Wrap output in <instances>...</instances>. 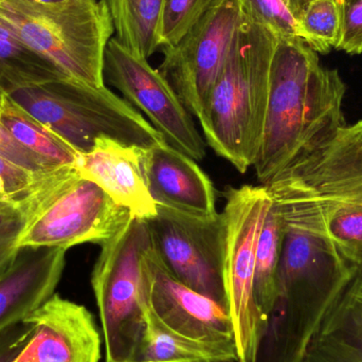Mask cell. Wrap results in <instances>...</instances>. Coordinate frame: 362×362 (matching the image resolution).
Listing matches in <instances>:
<instances>
[{
  "label": "cell",
  "instance_id": "277c9868",
  "mask_svg": "<svg viewBox=\"0 0 362 362\" xmlns=\"http://www.w3.org/2000/svg\"><path fill=\"white\" fill-rule=\"evenodd\" d=\"M17 202L23 216L18 248L102 245L133 217L74 165L40 172Z\"/></svg>",
  "mask_w": 362,
  "mask_h": 362
},
{
  "label": "cell",
  "instance_id": "1f68e13d",
  "mask_svg": "<svg viewBox=\"0 0 362 362\" xmlns=\"http://www.w3.org/2000/svg\"><path fill=\"white\" fill-rule=\"evenodd\" d=\"M6 95H4V93L0 90V107H1L2 101H4V97H6Z\"/></svg>",
  "mask_w": 362,
  "mask_h": 362
},
{
  "label": "cell",
  "instance_id": "ba28073f",
  "mask_svg": "<svg viewBox=\"0 0 362 362\" xmlns=\"http://www.w3.org/2000/svg\"><path fill=\"white\" fill-rule=\"evenodd\" d=\"M272 199L264 185L232 187L226 194L223 287L238 362H255L267 319L255 295L257 244Z\"/></svg>",
  "mask_w": 362,
  "mask_h": 362
},
{
  "label": "cell",
  "instance_id": "5bb4252c",
  "mask_svg": "<svg viewBox=\"0 0 362 362\" xmlns=\"http://www.w3.org/2000/svg\"><path fill=\"white\" fill-rule=\"evenodd\" d=\"M148 192L156 206L194 216L217 214L212 181L194 159L163 141L142 153Z\"/></svg>",
  "mask_w": 362,
  "mask_h": 362
},
{
  "label": "cell",
  "instance_id": "ffe728a7",
  "mask_svg": "<svg viewBox=\"0 0 362 362\" xmlns=\"http://www.w3.org/2000/svg\"><path fill=\"white\" fill-rule=\"evenodd\" d=\"M63 76H67L30 48L0 18V90L4 95Z\"/></svg>",
  "mask_w": 362,
  "mask_h": 362
},
{
  "label": "cell",
  "instance_id": "603a6c76",
  "mask_svg": "<svg viewBox=\"0 0 362 362\" xmlns=\"http://www.w3.org/2000/svg\"><path fill=\"white\" fill-rule=\"evenodd\" d=\"M313 0H238L245 18L263 25L279 40H302V15Z\"/></svg>",
  "mask_w": 362,
  "mask_h": 362
},
{
  "label": "cell",
  "instance_id": "4dcf8cb0",
  "mask_svg": "<svg viewBox=\"0 0 362 362\" xmlns=\"http://www.w3.org/2000/svg\"><path fill=\"white\" fill-rule=\"evenodd\" d=\"M35 2H40V4H55V2L63 1V0H33Z\"/></svg>",
  "mask_w": 362,
  "mask_h": 362
},
{
  "label": "cell",
  "instance_id": "9a60e30c",
  "mask_svg": "<svg viewBox=\"0 0 362 362\" xmlns=\"http://www.w3.org/2000/svg\"><path fill=\"white\" fill-rule=\"evenodd\" d=\"M144 150L110 138H100L90 152L78 154L74 165L83 178L99 185L132 216L148 221L157 214V206L144 178Z\"/></svg>",
  "mask_w": 362,
  "mask_h": 362
},
{
  "label": "cell",
  "instance_id": "e0dca14e",
  "mask_svg": "<svg viewBox=\"0 0 362 362\" xmlns=\"http://www.w3.org/2000/svg\"><path fill=\"white\" fill-rule=\"evenodd\" d=\"M302 362H362V269L329 308Z\"/></svg>",
  "mask_w": 362,
  "mask_h": 362
},
{
  "label": "cell",
  "instance_id": "f546056e",
  "mask_svg": "<svg viewBox=\"0 0 362 362\" xmlns=\"http://www.w3.org/2000/svg\"><path fill=\"white\" fill-rule=\"evenodd\" d=\"M31 333V325L23 319L0 334V362H10L23 348Z\"/></svg>",
  "mask_w": 362,
  "mask_h": 362
},
{
  "label": "cell",
  "instance_id": "9c48e42d",
  "mask_svg": "<svg viewBox=\"0 0 362 362\" xmlns=\"http://www.w3.org/2000/svg\"><path fill=\"white\" fill-rule=\"evenodd\" d=\"M146 221L153 248L171 274L189 288L226 306L223 212L200 217L157 206V214Z\"/></svg>",
  "mask_w": 362,
  "mask_h": 362
},
{
  "label": "cell",
  "instance_id": "4316f807",
  "mask_svg": "<svg viewBox=\"0 0 362 362\" xmlns=\"http://www.w3.org/2000/svg\"><path fill=\"white\" fill-rule=\"evenodd\" d=\"M341 6V37L336 47L351 55L362 54V0H339Z\"/></svg>",
  "mask_w": 362,
  "mask_h": 362
},
{
  "label": "cell",
  "instance_id": "d6a6232c",
  "mask_svg": "<svg viewBox=\"0 0 362 362\" xmlns=\"http://www.w3.org/2000/svg\"><path fill=\"white\" fill-rule=\"evenodd\" d=\"M217 362H238V361H217Z\"/></svg>",
  "mask_w": 362,
  "mask_h": 362
},
{
  "label": "cell",
  "instance_id": "3957f363",
  "mask_svg": "<svg viewBox=\"0 0 362 362\" xmlns=\"http://www.w3.org/2000/svg\"><path fill=\"white\" fill-rule=\"evenodd\" d=\"M266 185L306 200L342 259L362 269V120L344 123Z\"/></svg>",
  "mask_w": 362,
  "mask_h": 362
},
{
  "label": "cell",
  "instance_id": "836d02e7",
  "mask_svg": "<svg viewBox=\"0 0 362 362\" xmlns=\"http://www.w3.org/2000/svg\"><path fill=\"white\" fill-rule=\"evenodd\" d=\"M0 200H4V199H1V198H0Z\"/></svg>",
  "mask_w": 362,
  "mask_h": 362
},
{
  "label": "cell",
  "instance_id": "7a4b0ae2",
  "mask_svg": "<svg viewBox=\"0 0 362 362\" xmlns=\"http://www.w3.org/2000/svg\"><path fill=\"white\" fill-rule=\"evenodd\" d=\"M279 40L245 18L198 118L209 146L238 172L253 167L263 133L270 70Z\"/></svg>",
  "mask_w": 362,
  "mask_h": 362
},
{
  "label": "cell",
  "instance_id": "ac0fdd59",
  "mask_svg": "<svg viewBox=\"0 0 362 362\" xmlns=\"http://www.w3.org/2000/svg\"><path fill=\"white\" fill-rule=\"evenodd\" d=\"M144 331L134 362H217L238 361L234 339L197 340L165 327L146 308Z\"/></svg>",
  "mask_w": 362,
  "mask_h": 362
},
{
  "label": "cell",
  "instance_id": "52a82bcc",
  "mask_svg": "<svg viewBox=\"0 0 362 362\" xmlns=\"http://www.w3.org/2000/svg\"><path fill=\"white\" fill-rule=\"evenodd\" d=\"M152 246L148 225L132 217L101 245L91 274L106 362H134L144 331V257Z\"/></svg>",
  "mask_w": 362,
  "mask_h": 362
},
{
  "label": "cell",
  "instance_id": "cb8c5ba5",
  "mask_svg": "<svg viewBox=\"0 0 362 362\" xmlns=\"http://www.w3.org/2000/svg\"><path fill=\"white\" fill-rule=\"evenodd\" d=\"M342 14L339 0H313L302 15V40L313 50L327 54L341 37Z\"/></svg>",
  "mask_w": 362,
  "mask_h": 362
},
{
  "label": "cell",
  "instance_id": "4fadbf2b",
  "mask_svg": "<svg viewBox=\"0 0 362 362\" xmlns=\"http://www.w3.org/2000/svg\"><path fill=\"white\" fill-rule=\"evenodd\" d=\"M25 321L29 338L10 362H100L102 337L82 304L54 293Z\"/></svg>",
  "mask_w": 362,
  "mask_h": 362
},
{
  "label": "cell",
  "instance_id": "7c38bea8",
  "mask_svg": "<svg viewBox=\"0 0 362 362\" xmlns=\"http://www.w3.org/2000/svg\"><path fill=\"white\" fill-rule=\"evenodd\" d=\"M148 310L172 331L197 340L234 339L227 308L181 283L153 246L144 257Z\"/></svg>",
  "mask_w": 362,
  "mask_h": 362
},
{
  "label": "cell",
  "instance_id": "d6986e66",
  "mask_svg": "<svg viewBox=\"0 0 362 362\" xmlns=\"http://www.w3.org/2000/svg\"><path fill=\"white\" fill-rule=\"evenodd\" d=\"M112 17L115 38L133 54L148 59L160 49L163 0H102Z\"/></svg>",
  "mask_w": 362,
  "mask_h": 362
},
{
  "label": "cell",
  "instance_id": "f1b7e54d",
  "mask_svg": "<svg viewBox=\"0 0 362 362\" xmlns=\"http://www.w3.org/2000/svg\"><path fill=\"white\" fill-rule=\"evenodd\" d=\"M0 156L34 173L59 167L18 144L1 123H0Z\"/></svg>",
  "mask_w": 362,
  "mask_h": 362
},
{
  "label": "cell",
  "instance_id": "5b68a950",
  "mask_svg": "<svg viewBox=\"0 0 362 362\" xmlns=\"http://www.w3.org/2000/svg\"><path fill=\"white\" fill-rule=\"evenodd\" d=\"M0 18L66 76L95 88L105 86V51L115 29L102 0H0Z\"/></svg>",
  "mask_w": 362,
  "mask_h": 362
},
{
  "label": "cell",
  "instance_id": "d4e9b609",
  "mask_svg": "<svg viewBox=\"0 0 362 362\" xmlns=\"http://www.w3.org/2000/svg\"><path fill=\"white\" fill-rule=\"evenodd\" d=\"M219 1L221 0H163L159 30L160 48L177 45Z\"/></svg>",
  "mask_w": 362,
  "mask_h": 362
},
{
  "label": "cell",
  "instance_id": "44dd1931",
  "mask_svg": "<svg viewBox=\"0 0 362 362\" xmlns=\"http://www.w3.org/2000/svg\"><path fill=\"white\" fill-rule=\"evenodd\" d=\"M0 123L18 144L57 165H74L76 153L67 142L34 118L8 95L0 107Z\"/></svg>",
  "mask_w": 362,
  "mask_h": 362
},
{
  "label": "cell",
  "instance_id": "30bf717a",
  "mask_svg": "<svg viewBox=\"0 0 362 362\" xmlns=\"http://www.w3.org/2000/svg\"><path fill=\"white\" fill-rule=\"evenodd\" d=\"M240 21L238 0H221L177 45L163 48L158 70L197 119L227 61Z\"/></svg>",
  "mask_w": 362,
  "mask_h": 362
},
{
  "label": "cell",
  "instance_id": "8fae6325",
  "mask_svg": "<svg viewBox=\"0 0 362 362\" xmlns=\"http://www.w3.org/2000/svg\"><path fill=\"white\" fill-rule=\"evenodd\" d=\"M104 78L144 112L165 141L194 160L206 156V144L177 93L148 59L133 54L116 38L108 42Z\"/></svg>",
  "mask_w": 362,
  "mask_h": 362
},
{
  "label": "cell",
  "instance_id": "484cf974",
  "mask_svg": "<svg viewBox=\"0 0 362 362\" xmlns=\"http://www.w3.org/2000/svg\"><path fill=\"white\" fill-rule=\"evenodd\" d=\"M23 216L17 202L0 200V276L16 257Z\"/></svg>",
  "mask_w": 362,
  "mask_h": 362
},
{
  "label": "cell",
  "instance_id": "7402d4cb",
  "mask_svg": "<svg viewBox=\"0 0 362 362\" xmlns=\"http://www.w3.org/2000/svg\"><path fill=\"white\" fill-rule=\"evenodd\" d=\"M284 233L282 217L272 202L259 234L255 269V300L266 319L276 301Z\"/></svg>",
  "mask_w": 362,
  "mask_h": 362
},
{
  "label": "cell",
  "instance_id": "6da1fadb",
  "mask_svg": "<svg viewBox=\"0 0 362 362\" xmlns=\"http://www.w3.org/2000/svg\"><path fill=\"white\" fill-rule=\"evenodd\" d=\"M346 83L304 40H279L270 70L263 133L253 168L262 185L346 122Z\"/></svg>",
  "mask_w": 362,
  "mask_h": 362
},
{
  "label": "cell",
  "instance_id": "83f0119b",
  "mask_svg": "<svg viewBox=\"0 0 362 362\" xmlns=\"http://www.w3.org/2000/svg\"><path fill=\"white\" fill-rule=\"evenodd\" d=\"M38 173L19 167L0 156V198L18 202L33 185Z\"/></svg>",
  "mask_w": 362,
  "mask_h": 362
},
{
  "label": "cell",
  "instance_id": "8992f818",
  "mask_svg": "<svg viewBox=\"0 0 362 362\" xmlns=\"http://www.w3.org/2000/svg\"><path fill=\"white\" fill-rule=\"evenodd\" d=\"M8 97L85 154L100 138L148 148L165 141L156 129L125 99L106 86H89L69 76L19 89Z\"/></svg>",
  "mask_w": 362,
  "mask_h": 362
},
{
  "label": "cell",
  "instance_id": "2e32d148",
  "mask_svg": "<svg viewBox=\"0 0 362 362\" xmlns=\"http://www.w3.org/2000/svg\"><path fill=\"white\" fill-rule=\"evenodd\" d=\"M66 251L54 247L19 248L0 276V334L54 295L65 268Z\"/></svg>",
  "mask_w": 362,
  "mask_h": 362
}]
</instances>
